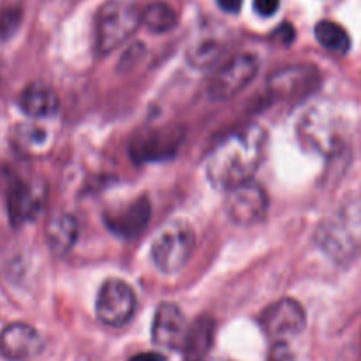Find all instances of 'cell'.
Wrapping results in <instances>:
<instances>
[{"mask_svg":"<svg viewBox=\"0 0 361 361\" xmlns=\"http://www.w3.org/2000/svg\"><path fill=\"white\" fill-rule=\"evenodd\" d=\"M136 309V295L127 282L118 281V279H109L99 289L95 314H97V319L106 326H126L134 317Z\"/></svg>","mask_w":361,"mask_h":361,"instance_id":"8992f818","label":"cell"},{"mask_svg":"<svg viewBox=\"0 0 361 361\" xmlns=\"http://www.w3.org/2000/svg\"><path fill=\"white\" fill-rule=\"evenodd\" d=\"M264 130L254 123L222 137L207 161V176L212 185L229 192L250 182L264 157Z\"/></svg>","mask_w":361,"mask_h":361,"instance_id":"6da1fadb","label":"cell"},{"mask_svg":"<svg viewBox=\"0 0 361 361\" xmlns=\"http://www.w3.org/2000/svg\"><path fill=\"white\" fill-rule=\"evenodd\" d=\"M217 4L222 11H226V13L236 14L242 9L243 0H217Z\"/></svg>","mask_w":361,"mask_h":361,"instance_id":"d4e9b609","label":"cell"},{"mask_svg":"<svg viewBox=\"0 0 361 361\" xmlns=\"http://www.w3.org/2000/svg\"><path fill=\"white\" fill-rule=\"evenodd\" d=\"M257 71L259 63L254 55L243 53L233 56L212 76L208 94L214 101H229L249 87Z\"/></svg>","mask_w":361,"mask_h":361,"instance_id":"ba28073f","label":"cell"},{"mask_svg":"<svg viewBox=\"0 0 361 361\" xmlns=\"http://www.w3.org/2000/svg\"><path fill=\"white\" fill-rule=\"evenodd\" d=\"M42 351V338L34 326L13 323L0 331V355L9 361H27Z\"/></svg>","mask_w":361,"mask_h":361,"instance_id":"4fadbf2b","label":"cell"},{"mask_svg":"<svg viewBox=\"0 0 361 361\" xmlns=\"http://www.w3.org/2000/svg\"><path fill=\"white\" fill-rule=\"evenodd\" d=\"M267 361H295V356H293V351L284 341H277L270 348Z\"/></svg>","mask_w":361,"mask_h":361,"instance_id":"44dd1931","label":"cell"},{"mask_svg":"<svg viewBox=\"0 0 361 361\" xmlns=\"http://www.w3.org/2000/svg\"><path fill=\"white\" fill-rule=\"evenodd\" d=\"M46 238L53 252L66 254L74 247L78 240V222L73 215L59 214L48 222Z\"/></svg>","mask_w":361,"mask_h":361,"instance_id":"e0dca14e","label":"cell"},{"mask_svg":"<svg viewBox=\"0 0 361 361\" xmlns=\"http://www.w3.org/2000/svg\"><path fill=\"white\" fill-rule=\"evenodd\" d=\"M196 247V233L187 222H169L152 243V261L162 274L182 270Z\"/></svg>","mask_w":361,"mask_h":361,"instance_id":"277c9868","label":"cell"},{"mask_svg":"<svg viewBox=\"0 0 361 361\" xmlns=\"http://www.w3.org/2000/svg\"><path fill=\"white\" fill-rule=\"evenodd\" d=\"M279 6L281 0H254V11L263 18L274 16L279 11Z\"/></svg>","mask_w":361,"mask_h":361,"instance_id":"603a6c76","label":"cell"},{"mask_svg":"<svg viewBox=\"0 0 361 361\" xmlns=\"http://www.w3.org/2000/svg\"><path fill=\"white\" fill-rule=\"evenodd\" d=\"M176 23H178V14L169 4L159 0V2L148 4L143 9V25L155 34L173 30Z\"/></svg>","mask_w":361,"mask_h":361,"instance_id":"d6986e66","label":"cell"},{"mask_svg":"<svg viewBox=\"0 0 361 361\" xmlns=\"http://www.w3.org/2000/svg\"><path fill=\"white\" fill-rule=\"evenodd\" d=\"M268 196L256 182H247L229 190L226 197V214L238 226H256L267 217Z\"/></svg>","mask_w":361,"mask_h":361,"instance_id":"9c48e42d","label":"cell"},{"mask_svg":"<svg viewBox=\"0 0 361 361\" xmlns=\"http://www.w3.org/2000/svg\"><path fill=\"white\" fill-rule=\"evenodd\" d=\"M307 316L302 303L293 298H282L268 307L261 316V328L264 334L277 341L295 337L305 328Z\"/></svg>","mask_w":361,"mask_h":361,"instance_id":"30bf717a","label":"cell"},{"mask_svg":"<svg viewBox=\"0 0 361 361\" xmlns=\"http://www.w3.org/2000/svg\"><path fill=\"white\" fill-rule=\"evenodd\" d=\"M217 53L219 48L215 44H207V46H201V48L194 49V53L190 55L194 63H208L212 62L214 59H217Z\"/></svg>","mask_w":361,"mask_h":361,"instance_id":"7402d4cb","label":"cell"},{"mask_svg":"<svg viewBox=\"0 0 361 361\" xmlns=\"http://www.w3.org/2000/svg\"><path fill=\"white\" fill-rule=\"evenodd\" d=\"M150 219L152 207L147 197H137L123 207L108 210L104 215V222L109 231L126 240L140 236L147 229Z\"/></svg>","mask_w":361,"mask_h":361,"instance_id":"7c38bea8","label":"cell"},{"mask_svg":"<svg viewBox=\"0 0 361 361\" xmlns=\"http://www.w3.org/2000/svg\"><path fill=\"white\" fill-rule=\"evenodd\" d=\"M317 42L328 51L338 53V55H345L351 49V37L345 32L344 27L330 20H323L316 25L314 28Z\"/></svg>","mask_w":361,"mask_h":361,"instance_id":"ac0fdd59","label":"cell"},{"mask_svg":"<svg viewBox=\"0 0 361 361\" xmlns=\"http://www.w3.org/2000/svg\"><path fill=\"white\" fill-rule=\"evenodd\" d=\"M143 25V9L134 0H108L95 16V48L101 55L115 51Z\"/></svg>","mask_w":361,"mask_h":361,"instance_id":"3957f363","label":"cell"},{"mask_svg":"<svg viewBox=\"0 0 361 361\" xmlns=\"http://www.w3.org/2000/svg\"><path fill=\"white\" fill-rule=\"evenodd\" d=\"M129 361H168L164 355L161 353H140V355L133 356Z\"/></svg>","mask_w":361,"mask_h":361,"instance_id":"484cf974","label":"cell"},{"mask_svg":"<svg viewBox=\"0 0 361 361\" xmlns=\"http://www.w3.org/2000/svg\"><path fill=\"white\" fill-rule=\"evenodd\" d=\"M210 361H228V360H210Z\"/></svg>","mask_w":361,"mask_h":361,"instance_id":"4316f807","label":"cell"},{"mask_svg":"<svg viewBox=\"0 0 361 361\" xmlns=\"http://www.w3.org/2000/svg\"><path fill=\"white\" fill-rule=\"evenodd\" d=\"M48 190L44 182H16L7 196V212L14 226L27 224L37 219L46 204Z\"/></svg>","mask_w":361,"mask_h":361,"instance_id":"8fae6325","label":"cell"},{"mask_svg":"<svg viewBox=\"0 0 361 361\" xmlns=\"http://www.w3.org/2000/svg\"><path fill=\"white\" fill-rule=\"evenodd\" d=\"M215 335V323L212 317H200L187 328L182 353L183 361H207Z\"/></svg>","mask_w":361,"mask_h":361,"instance_id":"9a60e30c","label":"cell"},{"mask_svg":"<svg viewBox=\"0 0 361 361\" xmlns=\"http://www.w3.org/2000/svg\"><path fill=\"white\" fill-rule=\"evenodd\" d=\"M317 245L331 261L348 264L361 254V204L351 203L328 215L316 233Z\"/></svg>","mask_w":361,"mask_h":361,"instance_id":"7a4b0ae2","label":"cell"},{"mask_svg":"<svg viewBox=\"0 0 361 361\" xmlns=\"http://www.w3.org/2000/svg\"><path fill=\"white\" fill-rule=\"evenodd\" d=\"M23 11L16 4H6L0 7V39H9L14 35L21 23Z\"/></svg>","mask_w":361,"mask_h":361,"instance_id":"ffe728a7","label":"cell"},{"mask_svg":"<svg viewBox=\"0 0 361 361\" xmlns=\"http://www.w3.org/2000/svg\"><path fill=\"white\" fill-rule=\"evenodd\" d=\"M185 140V130L180 126L150 127L140 130L130 140L129 152L136 164L162 162L175 157Z\"/></svg>","mask_w":361,"mask_h":361,"instance_id":"5b68a950","label":"cell"},{"mask_svg":"<svg viewBox=\"0 0 361 361\" xmlns=\"http://www.w3.org/2000/svg\"><path fill=\"white\" fill-rule=\"evenodd\" d=\"M319 71L314 66L300 63L275 71L267 81V90L275 101L298 102L312 95L319 88Z\"/></svg>","mask_w":361,"mask_h":361,"instance_id":"52a82bcc","label":"cell"},{"mask_svg":"<svg viewBox=\"0 0 361 361\" xmlns=\"http://www.w3.org/2000/svg\"><path fill=\"white\" fill-rule=\"evenodd\" d=\"M20 108L32 118H48L59 111V97L48 85L30 83L21 92Z\"/></svg>","mask_w":361,"mask_h":361,"instance_id":"2e32d148","label":"cell"},{"mask_svg":"<svg viewBox=\"0 0 361 361\" xmlns=\"http://www.w3.org/2000/svg\"><path fill=\"white\" fill-rule=\"evenodd\" d=\"M275 37H279V41L284 42V44H291L293 39H295V30H293V27L289 23H284L282 27H279L277 30H275Z\"/></svg>","mask_w":361,"mask_h":361,"instance_id":"cb8c5ba5","label":"cell"},{"mask_svg":"<svg viewBox=\"0 0 361 361\" xmlns=\"http://www.w3.org/2000/svg\"><path fill=\"white\" fill-rule=\"evenodd\" d=\"M185 317L176 303L164 302L157 307L152 323V338L157 345L168 349H182L187 334Z\"/></svg>","mask_w":361,"mask_h":361,"instance_id":"5bb4252c","label":"cell"}]
</instances>
